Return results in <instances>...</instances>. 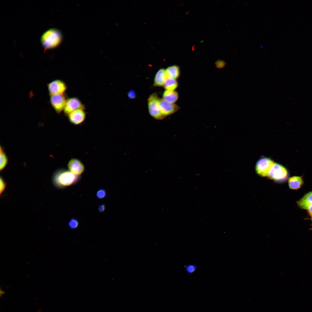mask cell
<instances>
[{
	"instance_id": "6da1fadb",
	"label": "cell",
	"mask_w": 312,
	"mask_h": 312,
	"mask_svg": "<svg viewBox=\"0 0 312 312\" xmlns=\"http://www.w3.org/2000/svg\"><path fill=\"white\" fill-rule=\"evenodd\" d=\"M80 178V176L73 174L69 170L60 169L53 174V181L56 187L61 189L76 184Z\"/></svg>"
},
{
	"instance_id": "7a4b0ae2",
	"label": "cell",
	"mask_w": 312,
	"mask_h": 312,
	"mask_svg": "<svg viewBox=\"0 0 312 312\" xmlns=\"http://www.w3.org/2000/svg\"><path fill=\"white\" fill-rule=\"evenodd\" d=\"M62 39V35L58 30L52 29L47 31L42 35V44L45 49H52L57 46Z\"/></svg>"
},
{
	"instance_id": "3957f363",
	"label": "cell",
	"mask_w": 312,
	"mask_h": 312,
	"mask_svg": "<svg viewBox=\"0 0 312 312\" xmlns=\"http://www.w3.org/2000/svg\"><path fill=\"white\" fill-rule=\"evenodd\" d=\"M289 177L287 170L281 164L274 163L270 169L268 177L278 183L286 181Z\"/></svg>"
},
{
	"instance_id": "277c9868",
	"label": "cell",
	"mask_w": 312,
	"mask_h": 312,
	"mask_svg": "<svg viewBox=\"0 0 312 312\" xmlns=\"http://www.w3.org/2000/svg\"><path fill=\"white\" fill-rule=\"evenodd\" d=\"M159 98L156 93L151 94L148 99V106L149 114L155 119L160 120L164 117L161 113L159 104Z\"/></svg>"
},
{
	"instance_id": "5b68a950",
	"label": "cell",
	"mask_w": 312,
	"mask_h": 312,
	"mask_svg": "<svg viewBox=\"0 0 312 312\" xmlns=\"http://www.w3.org/2000/svg\"><path fill=\"white\" fill-rule=\"evenodd\" d=\"M274 163L269 158H261L257 161L256 165L255 170L257 173L263 177H268L269 172Z\"/></svg>"
},
{
	"instance_id": "8992f818",
	"label": "cell",
	"mask_w": 312,
	"mask_h": 312,
	"mask_svg": "<svg viewBox=\"0 0 312 312\" xmlns=\"http://www.w3.org/2000/svg\"><path fill=\"white\" fill-rule=\"evenodd\" d=\"M159 104L160 112L164 118L175 112L179 108L177 105L168 102L162 99H159Z\"/></svg>"
},
{
	"instance_id": "52a82bcc",
	"label": "cell",
	"mask_w": 312,
	"mask_h": 312,
	"mask_svg": "<svg viewBox=\"0 0 312 312\" xmlns=\"http://www.w3.org/2000/svg\"><path fill=\"white\" fill-rule=\"evenodd\" d=\"M85 107L79 99L73 97L67 99L64 109V114L68 116L72 112L78 109H84Z\"/></svg>"
},
{
	"instance_id": "ba28073f",
	"label": "cell",
	"mask_w": 312,
	"mask_h": 312,
	"mask_svg": "<svg viewBox=\"0 0 312 312\" xmlns=\"http://www.w3.org/2000/svg\"><path fill=\"white\" fill-rule=\"evenodd\" d=\"M50 94L53 95L57 94H63L67 89V86L63 81L57 79L54 80L48 85Z\"/></svg>"
},
{
	"instance_id": "9c48e42d",
	"label": "cell",
	"mask_w": 312,
	"mask_h": 312,
	"mask_svg": "<svg viewBox=\"0 0 312 312\" xmlns=\"http://www.w3.org/2000/svg\"><path fill=\"white\" fill-rule=\"evenodd\" d=\"M50 102L51 105L57 113L64 110L67 100L64 94H55L51 96Z\"/></svg>"
},
{
	"instance_id": "30bf717a",
	"label": "cell",
	"mask_w": 312,
	"mask_h": 312,
	"mask_svg": "<svg viewBox=\"0 0 312 312\" xmlns=\"http://www.w3.org/2000/svg\"><path fill=\"white\" fill-rule=\"evenodd\" d=\"M296 203L300 208L307 210L312 218V191L305 194Z\"/></svg>"
},
{
	"instance_id": "8fae6325",
	"label": "cell",
	"mask_w": 312,
	"mask_h": 312,
	"mask_svg": "<svg viewBox=\"0 0 312 312\" xmlns=\"http://www.w3.org/2000/svg\"><path fill=\"white\" fill-rule=\"evenodd\" d=\"M68 116L70 123L74 125H78L84 121L86 113L84 109H79L72 112Z\"/></svg>"
},
{
	"instance_id": "7c38bea8",
	"label": "cell",
	"mask_w": 312,
	"mask_h": 312,
	"mask_svg": "<svg viewBox=\"0 0 312 312\" xmlns=\"http://www.w3.org/2000/svg\"><path fill=\"white\" fill-rule=\"evenodd\" d=\"M69 170L73 174L80 176L85 170V167L79 160L73 158L71 159L68 164Z\"/></svg>"
},
{
	"instance_id": "4fadbf2b",
	"label": "cell",
	"mask_w": 312,
	"mask_h": 312,
	"mask_svg": "<svg viewBox=\"0 0 312 312\" xmlns=\"http://www.w3.org/2000/svg\"><path fill=\"white\" fill-rule=\"evenodd\" d=\"M166 79L165 69L163 68L159 69L155 76L154 80V86L158 87L164 86Z\"/></svg>"
},
{
	"instance_id": "5bb4252c",
	"label": "cell",
	"mask_w": 312,
	"mask_h": 312,
	"mask_svg": "<svg viewBox=\"0 0 312 312\" xmlns=\"http://www.w3.org/2000/svg\"><path fill=\"white\" fill-rule=\"evenodd\" d=\"M289 187L291 189L297 190L300 189L304 183L302 176H294L288 179Z\"/></svg>"
},
{
	"instance_id": "9a60e30c",
	"label": "cell",
	"mask_w": 312,
	"mask_h": 312,
	"mask_svg": "<svg viewBox=\"0 0 312 312\" xmlns=\"http://www.w3.org/2000/svg\"><path fill=\"white\" fill-rule=\"evenodd\" d=\"M178 98V94L176 92L166 90L163 93L162 99L168 102L174 103L177 100Z\"/></svg>"
},
{
	"instance_id": "2e32d148",
	"label": "cell",
	"mask_w": 312,
	"mask_h": 312,
	"mask_svg": "<svg viewBox=\"0 0 312 312\" xmlns=\"http://www.w3.org/2000/svg\"><path fill=\"white\" fill-rule=\"evenodd\" d=\"M166 75L167 78L176 79L180 75V69L177 65H173L170 66L165 69Z\"/></svg>"
},
{
	"instance_id": "e0dca14e",
	"label": "cell",
	"mask_w": 312,
	"mask_h": 312,
	"mask_svg": "<svg viewBox=\"0 0 312 312\" xmlns=\"http://www.w3.org/2000/svg\"><path fill=\"white\" fill-rule=\"evenodd\" d=\"M178 84L176 79L172 78H167L164 86L166 90H174L177 87Z\"/></svg>"
},
{
	"instance_id": "ac0fdd59",
	"label": "cell",
	"mask_w": 312,
	"mask_h": 312,
	"mask_svg": "<svg viewBox=\"0 0 312 312\" xmlns=\"http://www.w3.org/2000/svg\"><path fill=\"white\" fill-rule=\"evenodd\" d=\"M0 169L1 171L6 166L8 161L7 157L4 152L3 148L1 147L0 150Z\"/></svg>"
},
{
	"instance_id": "d6986e66",
	"label": "cell",
	"mask_w": 312,
	"mask_h": 312,
	"mask_svg": "<svg viewBox=\"0 0 312 312\" xmlns=\"http://www.w3.org/2000/svg\"><path fill=\"white\" fill-rule=\"evenodd\" d=\"M79 225L78 220L76 218H73L71 219L68 223V226L71 229H74L77 228Z\"/></svg>"
},
{
	"instance_id": "ffe728a7",
	"label": "cell",
	"mask_w": 312,
	"mask_h": 312,
	"mask_svg": "<svg viewBox=\"0 0 312 312\" xmlns=\"http://www.w3.org/2000/svg\"><path fill=\"white\" fill-rule=\"evenodd\" d=\"M196 269L197 267L196 265L192 264H189L186 266L185 269L188 274H191L194 272Z\"/></svg>"
},
{
	"instance_id": "44dd1931",
	"label": "cell",
	"mask_w": 312,
	"mask_h": 312,
	"mask_svg": "<svg viewBox=\"0 0 312 312\" xmlns=\"http://www.w3.org/2000/svg\"><path fill=\"white\" fill-rule=\"evenodd\" d=\"M106 190L102 189H100L97 192L96 195L98 198L101 199L104 198L106 196Z\"/></svg>"
},
{
	"instance_id": "7402d4cb",
	"label": "cell",
	"mask_w": 312,
	"mask_h": 312,
	"mask_svg": "<svg viewBox=\"0 0 312 312\" xmlns=\"http://www.w3.org/2000/svg\"><path fill=\"white\" fill-rule=\"evenodd\" d=\"M6 186V183L2 178H0V194L1 195L4 190Z\"/></svg>"
},
{
	"instance_id": "603a6c76",
	"label": "cell",
	"mask_w": 312,
	"mask_h": 312,
	"mask_svg": "<svg viewBox=\"0 0 312 312\" xmlns=\"http://www.w3.org/2000/svg\"><path fill=\"white\" fill-rule=\"evenodd\" d=\"M105 209V206L104 204H103L100 205L98 209V210L100 213H103Z\"/></svg>"
},
{
	"instance_id": "cb8c5ba5",
	"label": "cell",
	"mask_w": 312,
	"mask_h": 312,
	"mask_svg": "<svg viewBox=\"0 0 312 312\" xmlns=\"http://www.w3.org/2000/svg\"><path fill=\"white\" fill-rule=\"evenodd\" d=\"M225 64V62L222 60H218L216 62V65L217 66L220 67L222 68L224 67Z\"/></svg>"
},
{
	"instance_id": "d4e9b609",
	"label": "cell",
	"mask_w": 312,
	"mask_h": 312,
	"mask_svg": "<svg viewBox=\"0 0 312 312\" xmlns=\"http://www.w3.org/2000/svg\"><path fill=\"white\" fill-rule=\"evenodd\" d=\"M128 95L129 98L132 99L135 97L136 95L134 91L132 90L129 91L128 93Z\"/></svg>"
},
{
	"instance_id": "484cf974",
	"label": "cell",
	"mask_w": 312,
	"mask_h": 312,
	"mask_svg": "<svg viewBox=\"0 0 312 312\" xmlns=\"http://www.w3.org/2000/svg\"><path fill=\"white\" fill-rule=\"evenodd\" d=\"M4 293H5V292L3 291H1V290H0L1 296V294L3 295V294H4Z\"/></svg>"
},
{
	"instance_id": "4316f807",
	"label": "cell",
	"mask_w": 312,
	"mask_h": 312,
	"mask_svg": "<svg viewBox=\"0 0 312 312\" xmlns=\"http://www.w3.org/2000/svg\"><path fill=\"white\" fill-rule=\"evenodd\" d=\"M311 220H312V218H311ZM311 229L312 230V228H311Z\"/></svg>"
}]
</instances>
